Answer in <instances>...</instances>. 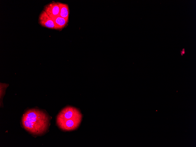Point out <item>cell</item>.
<instances>
[{"label":"cell","mask_w":196,"mask_h":147,"mask_svg":"<svg viewBox=\"0 0 196 147\" xmlns=\"http://www.w3.org/2000/svg\"><path fill=\"white\" fill-rule=\"evenodd\" d=\"M21 122L23 127L33 135H42L47 130L50 118L45 112L39 109L27 110L23 114Z\"/></svg>","instance_id":"obj_1"},{"label":"cell","mask_w":196,"mask_h":147,"mask_svg":"<svg viewBox=\"0 0 196 147\" xmlns=\"http://www.w3.org/2000/svg\"><path fill=\"white\" fill-rule=\"evenodd\" d=\"M82 115L77 108L71 106L65 107L58 114L56 123L61 129L71 131L77 129L80 125Z\"/></svg>","instance_id":"obj_2"},{"label":"cell","mask_w":196,"mask_h":147,"mask_svg":"<svg viewBox=\"0 0 196 147\" xmlns=\"http://www.w3.org/2000/svg\"><path fill=\"white\" fill-rule=\"evenodd\" d=\"M38 20L39 23L43 26L54 29V25L52 18L44 10L40 14Z\"/></svg>","instance_id":"obj_3"},{"label":"cell","mask_w":196,"mask_h":147,"mask_svg":"<svg viewBox=\"0 0 196 147\" xmlns=\"http://www.w3.org/2000/svg\"><path fill=\"white\" fill-rule=\"evenodd\" d=\"M44 10L51 18L58 16L59 7L58 2L53 1L48 4L45 6Z\"/></svg>","instance_id":"obj_4"},{"label":"cell","mask_w":196,"mask_h":147,"mask_svg":"<svg viewBox=\"0 0 196 147\" xmlns=\"http://www.w3.org/2000/svg\"><path fill=\"white\" fill-rule=\"evenodd\" d=\"M54 25V29L60 30L63 28L67 24L68 20L57 16L52 18Z\"/></svg>","instance_id":"obj_5"},{"label":"cell","mask_w":196,"mask_h":147,"mask_svg":"<svg viewBox=\"0 0 196 147\" xmlns=\"http://www.w3.org/2000/svg\"><path fill=\"white\" fill-rule=\"evenodd\" d=\"M59 7V15L60 16L68 20L69 9L68 5L65 4L58 2Z\"/></svg>","instance_id":"obj_6"}]
</instances>
